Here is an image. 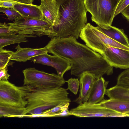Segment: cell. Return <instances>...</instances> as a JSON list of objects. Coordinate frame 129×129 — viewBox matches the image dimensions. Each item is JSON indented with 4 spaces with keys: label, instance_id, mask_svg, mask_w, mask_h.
Segmentation results:
<instances>
[{
    "label": "cell",
    "instance_id": "4fadbf2b",
    "mask_svg": "<svg viewBox=\"0 0 129 129\" xmlns=\"http://www.w3.org/2000/svg\"><path fill=\"white\" fill-rule=\"evenodd\" d=\"M16 51L14 52L11 60L19 62H25L34 57L49 52L46 47L39 48H21L19 44L16 47Z\"/></svg>",
    "mask_w": 129,
    "mask_h": 129
},
{
    "label": "cell",
    "instance_id": "d6a6232c",
    "mask_svg": "<svg viewBox=\"0 0 129 129\" xmlns=\"http://www.w3.org/2000/svg\"><path fill=\"white\" fill-rule=\"evenodd\" d=\"M126 115L127 117H129V111L126 114Z\"/></svg>",
    "mask_w": 129,
    "mask_h": 129
},
{
    "label": "cell",
    "instance_id": "9c48e42d",
    "mask_svg": "<svg viewBox=\"0 0 129 129\" xmlns=\"http://www.w3.org/2000/svg\"><path fill=\"white\" fill-rule=\"evenodd\" d=\"M34 63H40L52 67L56 70L57 75L63 77L66 72L71 70L72 64L67 59L60 56L51 55L46 53L31 58Z\"/></svg>",
    "mask_w": 129,
    "mask_h": 129
},
{
    "label": "cell",
    "instance_id": "8992f818",
    "mask_svg": "<svg viewBox=\"0 0 129 129\" xmlns=\"http://www.w3.org/2000/svg\"><path fill=\"white\" fill-rule=\"evenodd\" d=\"M22 72L23 85L34 88L46 89L61 87L66 81L63 77L54 73L50 74L38 70L34 68H26Z\"/></svg>",
    "mask_w": 129,
    "mask_h": 129
},
{
    "label": "cell",
    "instance_id": "277c9868",
    "mask_svg": "<svg viewBox=\"0 0 129 129\" xmlns=\"http://www.w3.org/2000/svg\"><path fill=\"white\" fill-rule=\"evenodd\" d=\"M121 0H84L92 21L101 27L111 25L114 14Z\"/></svg>",
    "mask_w": 129,
    "mask_h": 129
},
{
    "label": "cell",
    "instance_id": "f1b7e54d",
    "mask_svg": "<svg viewBox=\"0 0 129 129\" xmlns=\"http://www.w3.org/2000/svg\"><path fill=\"white\" fill-rule=\"evenodd\" d=\"M7 67L0 69V80H7L10 75L8 73Z\"/></svg>",
    "mask_w": 129,
    "mask_h": 129
},
{
    "label": "cell",
    "instance_id": "4316f807",
    "mask_svg": "<svg viewBox=\"0 0 129 129\" xmlns=\"http://www.w3.org/2000/svg\"><path fill=\"white\" fill-rule=\"evenodd\" d=\"M129 4V0H121L115 11L114 17L121 13L123 10Z\"/></svg>",
    "mask_w": 129,
    "mask_h": 129
},
{
    "label": "cell",
    "instance_id": "e0dca14e",
    "mask_svg": "<svg viewBox=\"0 0 129 129\" xmlns=\"http://www.w3.org/2000/svg\"><path fill=\"white\" fill-rule=\"evenodd\" d=\"M99 103L103 107L120 113L126 115L129 111V102L109 99L107 100L104 99Z\"/></svg>",
    "mask_w": 129,
    "mask_h": 129
},
{
    "label": "cell",
    "instance_id": "1f68e13d",
    "mask_svg": "<svg viewBox=\"0 0 129 129\" xmlns=\"http://www.w3.org/2000/svg\"><path fill=\"white\" fill-rule=\"evenodd\" d=\"M34 0H18V1L19 2L26 4H32Z\"/></svg>",
    "mask_w": 129,
    "mask_h": 129
},
{
    "label": "cell",
    "instance_id": "5bb4252c",
    "mask_svg": "<svg viewBox=\"0 0 129 129\" xmlns=\"http://www.w3.org/2000/svg\"><path fill=\"white\" fill-rule=\"evenodd\" d=\"M108 83L102 77L96 79L94 82L87 102L95 104L103 101Z\"/></svg>",
    "mask_w": 129,
    "mask_h": 129
},
{
    "label": "cell",
    "instance_id": "2e32d148",
    "mask_svg": "<svg viewBox=\"0 0 129 129\" xmlns=\"http://www.w3.org/2000/svg\"><path fill=\"white\" fill-rule=\"evenodd\" d=\"M98 29L109 38L124 46L129 47V41L127 36L123 29L111 25L103 27L98 26Z\"/></svg>",
    "mask_w": 129,
    "mask_h": 129
},
{
    "label": "cell",
    "instance_id": "6da1fadb",
    "mask_svg": "<svg viewBox=\"0 0 129 129\" xmlns=\"http://www.w3.org/2000/svg\"><path fill=\"white\" fill-rule=\"evenodd\" d=\"M45 47L49 53L70 62L71 74L79 78L86 72L92 74L96 79L113 73V67L102 55L80 43L72 36L54 37Z\"/></svg>",
    "mask_w": 129,
    "mask_h": 129
},
{
    "label": "cell",
    "instance_id": "30bf717a",
    "mask_svg": "<svg viewBox=\"0 0 129 129\" xmlns=\"http://www.w3.org/2000/svg\"><path fill=\"white\" fill-rule=\"evenodd\" d=\"M102 55L113 67L125 69L129 68V51L107 46Z\"/></svg>",
    "mask_w": 129,
    "mask_h": 129
},
{
    "label": "cell",
    "instance_id": "d6986e66",
    "mask_svg": "<svg viewBox=\"0 0 129 129\" xmlns=\"http://www.w3.org/2000/svg\"><path fill=\"white\" fill-rule=\"evenodd\" d=\"M28 37H32L15 33L0 36V49L10 45L27 42L28 40L27 39Z\"/></svg>",
    "mask_w": 129,
    "mask_h": 129
},
{
    "label": "cell",
    "instance_id": "8fae6325",
    "mask_svg": "<svg viewBox=\"0 0 129 129\" xmlns=\"http://www.w3.org/2000/svg\"><path fill=\"white\" fill-rule=\"evenodd\" d=\"M45 20L52 27L59 24V8L56 0H43L38 6Z\"/></svg>",
    "mask_w": 129,
    "mask_h": 129
},
{
    "label": "cell",
    "instance_id": "d4e9b609",
    "mask_svg": "<svg viewBox=\"0 0 129 129\" xmlns=\"http://www.w3.org/2000/svg\"><path fill=\"white\" fill-rule=\"evenodd\" d=\"M20 3L16 0H0V7L14 9L15 6Z\"/></svg>",
    "mask_w": 129,
    "mask_h": 129
},
{
    "label": "cell",
    "instance_id": "836d02e7",
    "mask_svg": "<svg viewBox=\"0 0 129 129\" xmlns=\"http://www.w3.org/2000/svg\"><path fill=\"white\" fill-rule=\"evenodd\" d=\"M128 89V91H129V89Z\"/></svg>",
    "mask_w": 129,
    "mask_h": 129
},
{
    "label": "cell",
    "instance_id": "7c38bea8",
    "mask_svg": "<svg viewBox=\"0 0 129 129\" xmlns=\"http://www.w3.org/2000/svg\"><path fill=\"white\" fill-rule=\"evenodd\" d=\"M79 79V94L78 97L74 101L79 104L87 102L94 82L96 79L92 74L87 72L82 74Z\"/></svg>",
    "mask_w": 129,
    "mask_h": 129
},
{
    "label": "cell",
    "instance_id": "f546056e",
    "mask_svg": "<svg viewBox=\"0 0 129 129\" xmlns=\"http://www.w3.org/2000/svg\"><path fill=\"white\" fill-rule=\"evenodd\" d=\"M129 78V68L126 69L121 73L118 76L117 79H121Z\"/></svg>",
    "mask_w": 129,
    "mask_h": 129
},
{
    "label": "cell",
    "instance_id": "ffe728a7",
    "mask_svg": "<svg viewBox=\"0 0 129 129\" xmlns=\"http://www.w3.org/2000/svg\"><path fill=\"white\" fill-rule=\"evenodd\" d=\"M105 94L109 99L129 102V91L127 89L116 85L107 89Z\"/></svg>",
    "mask_w": 129,
    "mask_h": 129
},
{
    "label": "cell",
    "instance_id": "7a4b0ae2",
    "mask_svg": "<svg viewBox=\"0 0 129 129\" xmlns=\"http://www.w3.org/2000/svg\"><path fill=\"white\" fill-rule=\"evenodd\" d=\"M56 1L59 19L58 24L53 27V37L72 36L78 39L81 31L87 22V11L84 0Z\"/></svg>",
    "mask_w": 129,
    "mask_h": 129
},
{
    "label": "cell",
    "instance_id": "484cf974",
    "mask_svg": "<svg viewBox=\"0 0 129 129\" xmlns=\"http://www.w3.org/2000/svg\"><path fill=\"white\" fill-rule=\"evenodd\" d=\"M9 26L5 23H0V36L12 34L14 33L9 30Z\"/></svg>",
    "mask_w": 129,
    "mask_h": 129
},
{
    "label": "cell",
    "instance_id": "ba28073f",
    "mask_svg": "<svg viewBox=\"0 0 129 129\" xmlns=\"http://www.w3.org/2000/svg\"><path fill=\"white\" fill-rule=\"evenodd\" d=\"M72 114L79 117H124L125 114L119 113L101 106L99 103L90 104L87 102L79 104L70 111Z\"/></svg>",
    "mask_w": 129,
    "mask_h": 129
},
{
    "label": "cell",
    "instance_id": "44dd1931",
    "mask_svg": "<svg viewBox=\"0 0 129 129\" xmlns=\"http://www.w3.org/2000/svg\"><path fill=\"white\" fill-rule=\"evenodd\" d=\"M70 104V103H63L43 113L50 115V117H63L72 115L69 110Z\"/></svg>",
    "mask_w": 129,
    "mask_h": 129
},
{
    "label": "cell",
    "instance_id": "ac0fdd59",
    "mask_svg": "<svg viewBox=\"0 0 129 129\" xmlns=\"http://www.w3.org/2000/svg\"><path fill=\"white\" fill-rule=\"evenodd\" d=\"M25 107L0 104V117L22 118L26 115Z\"/></svg>",
    "mask_w": 129,
    "mask_h": 129
},
{
    "label": "cell",
    "instance_id": "4dcf8cb0",
    "mask_svg": "<svg viewBox=\"0 0 129 129\" xmlns=\"http://www.w3.org/2000/svg\"><path fill=\"white\" fill-rule=\"evenodd\" d=\"M123 16L129 21V4L121 12Z\"/></svg>",
    "mask_w": 129,
    "mask_h": 129
},
{
    "label": "cell",
    "instance_id": "e575fe53",
    "mask_svg": "<svg viewBox=\"0 0 129 129\" xmlns=\"http://www.w3.org/2000/svg\"><path fill=\"white\" fill-rule=\"evenodd\" d=\"M41 0V1H42V0Z\"/></svg>",
    "mask_w": 129,
    "mask_h": 129
},
{
    "label": "cell",
    "instance_id": "5b68a950",
    "mask_svg": "<svg viewBox=\"0 0 129 129\" xmlns=\"http://www.w3.org/2000/svg\"><path fill=\"white\" fill-rule=\"evenodd\" d=\"M9 30L16 34L30 36L33 38L47 36H53V27L45 20L22 17L13 22L7 23Z\"/></svg>",
    "mask_w": 129,
    "mask_h": 129
},
{
    "label": "cell",
    "instance_id": "d590c367",
    "mask_svg": "<svg viewBox=\"0 0 129 129\" xmlns=\"http://www.w3.org/2000/svg\"><path fill=\"white\" fill-rule=\"evenodd\" d=\"M16 0L18 1V0Z\"/></svg>",
    "mask_w": 129,
    "mask_h": 129
},
{
    "label": "cell",
    "instance_id": "603a6c76",
    "mask_svg": "<svg viewBox=\"0 0 129 129\" xmlns=\"http://www.w3.org/2000/svg\"><path fill=\"white\" fill-rule=\"evenodd\" d=\"M0 11L6 15L9 20L15 21L22 17L21 15L14 9L0 7Z\"/></svg>",
    "mask_w": 129,
    "mask_h": 129
},
{
    "label": "cell",
    "instance_id": "3957f363",
    "mask_svg": "<svg viewBox=\"0 0 129 129\" xmlns=\"http://www.w3.org/2000/svg\"><path fill=\"white\" fill-rule=\"evenodd\" d=\"M69 93L61 87L53 88L33 89L25 97L26 114L42 113L64 102L70 103Z\"/></svg>",
    "mask_w": 129,
    "mask_h": 129
},
{
    "label": "cell",
    "instance_id": "52a82bcc",
    "mask_svg": "<svg viewBox=\"0 0 129 129\" xmlns=\"http://www.w3.org/2000/svg\"><path fill=\"white\" fill-rule=\"evenodd\" d=\"M34 88L30 86H17L7 80H0V104L25 107V97Z\"/></svg>",
    "mask_w": 129,
    "mask_h": 129
},
{
    "label": "cell",
    "instance_id": "cb8c5ba5",
    "mask_svg": "<svg viewBox=\"0 0 129 129\" xmlns=\"http://www.w3.org/2000/svg\"><path fill=\"white\" fill-rule=\"evenodd\" d=\"M66 82H67L68 84V87L66 90H70L74 94L76 95L80 85V81L78 79L72 78Z\"/></svg>",
    "mask_w": 129,
    "mask_h": 129
},
{
    "label": "cell",
    "instance_id": "7402d4cb",
    "mask_svg": "<svg viewBox=\"0 0 129 129\" xmlns=\"http://www.w3.org/2000/svg\"><path fill=\"white\" fill-rule=\"evenodd\" d=\"M14 52L3 48L0 49V69L12 65L10 61Z\"/></svg>",
    "mask_w": 129,
    "mask_h": 129
},
{
    "label": "cell",
    "instance_id": "83f0119b",
    "mask_svg": "<svg viewBox=\"0 0 129 129\" xmlns=\"http://www.w3.org/2000/svg\"><path fill=\"white\" fill-rule=\"evenodd\" d=\"M116 85L129 89V78L117 79Z\"/></svg>",
    "mask_w": 129,
    "mask_h": 129
},
{
    "label": "cell",
    "instance_id": "9a60e30c",
    "mask_svg": "<svg viewBox=\"0 0 129 129\" xmlns=\"http://www.w3.org/2000/svg\"><path fill=\"white\" fill-rule=\"evenodd\" d=\"M14 9L23 18L45 20L38 6L20 3L15 6Z\"/></svg>",
    "mask_w": 129,
    "mask_h": 129
}]
</instances>
